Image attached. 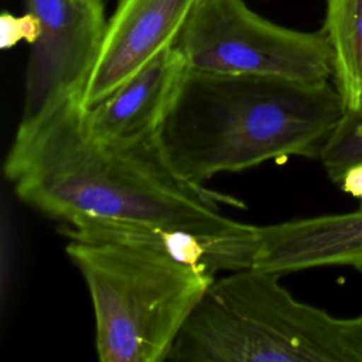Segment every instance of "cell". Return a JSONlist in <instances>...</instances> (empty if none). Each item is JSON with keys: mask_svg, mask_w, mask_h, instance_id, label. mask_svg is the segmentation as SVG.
<instances>
[{"mask_svg": "<svg viewBox=\"0 0 362 362\" xmlns=\"http://www.w3.org/2000/svg\"><path fill=\"white\" fill-rule=\"evenodd\" d=\"M79 98L20 123L4 160V175L20 201L71 223L98 218L185 229L205 236L245 233L253 225L219 212L230 202L197 185L167 161L157 134L130 141L92 137Z\"/></svg>", "mask_w": 362, "mask_h": 362, "instance_id": "obj_1", "label": "cell"}, {"mask_svg": "<svg viewBox=\"0 0 362 362\" xmlns=\"http://www.w3.org/2000/svg\"><path fill=\"white\" fill-rule=\"evenodd\" d=\"M345 106L332 82L187 69L157 132L167 161L205 185L286 157L318 160Z\"/></svg>", "mask_w": 362, "mask_h": 362, "instance_id": "obj_2", "label": "cell"}, {"mask_svg": "<svg viewBox=\"0 0 362 362\" xmlns=\"http://www.w3.org/2000/svg\"><path fill=\"white\" fill-rule=\"evenodd\" d=\"M281 274L214 280L178 334L171 362H362V314L335 317L293 297Z\"/></svg>", "mask_w": 362, "mask_h": 362, "instance_id": "obj_3", "label": "cell"}, {"mask_svg": "<svg viewBox=\"0 0 362 362\" xmlns=\"http://www.w3.org/2000/svg\"><path fill=\"white\" fill-rule=\"evenodd\" d=\"M102 362H163L215 276L137 246L69 239Z\"/></svg>", "mask_w": 362, "mask_h": 362, "instance_id": "obj_4", "label": "cell"}, {"mask_svg": "<svg viewBox=\"0 0 362 362\" xmlns=\"http://www.w3.org/2000/svg\"><path fill=\"white\" fill-rule=\"evenodd\" d=\"M174 47L189 69L332 79V49L324 30L298 31L255 13L245 0H197Z\"/></svg>", "mask_w": 362, "mask_h": 362, "instance_id": "obj_5", "label": "cell"}, {"mask_svg": "<svg viewBox=\"0 0 362 362\" xmlns=\"http://www.w3.org/2000/svg\"><path fill=\"white\" fill-rule=\"evenodd\" d=\"M41 24L25 71L20 123L34 122L58 105L82 98L107 20L102 0H23Z\"/></svg>", "mask_w": 362, "mask_h": 362, "instance_id": "obj_6", "label": "cell"}, {"mask_svg": "<svg viewBox=\"0 0 362 362\" xmlns=\"http://www.w3.org/2000/svg\"><path fill=\"white\" fill-rule=\"evenodd\" d=\"M197 0H119L82 92L85 109L102 102L156 55L173 47Z\"/></svg>", "mask_w": 362, "mask_h": 362, "instance_id": "obj_7", "label": "cell"}, {"mask_svg": "<svg viewBox=\"0 0 362 362\" xmlns=\"http://www.w3.org/2000/svg\"><path fill=\"white\" fill-rule=\"evenodd\" d=\"M324 266L362 270V208L256 226L252 269L283 276Z\"/></svg>", "mask_w": 362, "mask_h": 362, "instance_id": "obj_8", "label": "cell"}, {"mask_svg": "<svg viewBox=\"0 0 362 362\" xmlns=\"http://www.w3.org/2000/svg\"><path fill=\"white\" fill-rule=\"evenodd\" d=\"M61 232L68 239L112 242L165 255L182 264L215 276L252 267L256 226L245 233L205 236L185 229L83 218L65 223Z\"/></svg>", "mask_w": 362, "mask_h": 362, "instance_id": "obj_9", "label": "cell"}, {"mask_svg": "<svg viewBox=\"0 0 362 362\" xmlns=\"http://www.w3.org/2000/svg\"><path fill=\"white\" fill-rule=\"evenodd\" d=\"M187 69L178 49L165 48L102 102L83 107L86 132L103 141L156 136Z\"/></svg>", "mask_w": 362, "mask_h": 362, "instance_id": "obj_10", "label": "cell"}, {"mask_svg": "<svg viewBox=\"0 0 362 362\" xmlns=\"http://www.w3.org/2000/svg\"><path fill=\"white\" fill-rule=\"evenodd\" d=\"M324 33L345 110L362 112V0H327Z\"/></svg>", "mask_w": 362, "mask_h": 362, "instance_id": "obj_11", "label": "cell"}, {"mask_svg": "<svg viewBox=\"0 0 362 362\" xmlns=\"http://www.w3.org/2000/svg\"><path fill=\"white\" fill-rule=\"evenodd\" d=\"M318 160L334 184L351 165L362 161V112H344Z\"/></svg>", "mask_w": 362, "mask_h": 362, "instance_id": "obj_12", "label": "cell"}, {"mask_svg": "<svg viewBox=\"0 0 362 362\" xmlns=\"http://www.w3.org/2000/svg\"><path fill=\"white\" fill-rule=\"evenodd\" d=\"M13 208L3 205L1 211V260H0V296L1 308L7 305L14 291L18 276V238Z\"/></svg>", "mask_w": 362, "mask_h": 362, "instance_id": "obj_13", "label": "cell"}, {"mask_svg": "<svg viewBox=\"0 0 362 362\" xmlns=\"http://www.w3.org/2000/svg\"><path fill=\"white\" fill-rule=\"evenodd\" d=\"M0 27V45L3 49L14 47L21 40L33 45L41 37V24L31 13L21 17L3 13Z\"/></svg>", "mask_w": 362, "mask_h": 362, "instance_id": "obj_14", "label": "cell"}, {"mask_svg": "<svg viewBox=\"0 0 362 362\" xmlns=\"http://www.w3.org/2000/svg\"><path fill=\"white\" fill-rule=\"evenodd\" d=\"M338 185L345 194L362 202V161L351 165L341 177Z\"/></svg>", "mask_w": 362, "mask_h": 362, "instance_id": "obj_15", "label": "cell"}]
</instances>
